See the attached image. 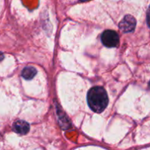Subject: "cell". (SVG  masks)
I'll use <instances>...</instances> for the list:
<instances>
[{"mask_svg":"<svg viewBox=\"0 0 150 150\" xmlns=\"http://www.w3.org/2000/svg\"><path fill=\"white\" fill-rule=\"evenodd\" d=\"M87 100L91 109L96 113H101L108 104V97L104 88L94 86L87 95Z\"/></svg>","mask_w":150,"mask_h":150,"instance_id":"6da1fadb","label":"cell"},{"mask_svg":"<svg viewBox=\"0 0 150 150\" xmlns=\"http://www.w3.org/2000/svg\"><path fill=\"white\" fill-rule=\"evenodd\" d=\"M101 40L103 45L108 48L116 47L119 43V37L117 32L113 30H106L102 33Z\"/></svg>","mask_w":150,"mask_h":150,"instance_id":"7a4b0ae2","label":"cell"},{"mask_svg":"<svg viewBox=\"0 0 150 150\" xmlns=\"http://www.w3.org/2000/svg\"><path fill=\"white\" fill-rule=\"evenodd\" d=\"M135 25H136V21L135 18L130 15H126L119 23V29L124 33H127V32H132L135 29Z\"/></svg>","mask_w":150,"mask_h":150,"instance_id":"3957f363","label":"cell"},{"mask_svg":"<svg viewBox=\"0 0 150 150\" xmlns=\"http://www.w3.org/2000/svg\"><path fill=\"white\" fill-rule=\"evenodd\" d=\"M13 130L19 134L25 135L29 132V125L27 122L22 120H18L14 122L13 126Z\"/></svg>","mask_w":150,"mask_h":150,"instance_id":"277c9868","label":"cell"},{"mask_svg":"<svg viewBox=\"0 0 150 150\" xmlns=\"http://www.w3.org/2000/svg\"><path fill=\"white\" fill-rule=\"evenodd\" d=\"M37 70L33 67L31 66H28L24 68V70L21 72V76L24 79H26V80H31L33 79L34 76L36 75Z\"/></svg>","mask_w":150,"mask_h":150,"instance_id":"5b68a950","label":"cell"},{"mask_svg":"<svg viewBox=\"0 0 150 150\" xmlns=\"http://www.w3.org/2000/svg\"><path fill=\"white\" fill-rule=\"evenodd\" d=\"M147 23H148V26L150 27V6L149 7L148 12H147Z\"/></svg>","mask_w":150,"mask_h":150,"instance_id":"8992f818","label":"cell"},{"mask_svg":"<svg viewBox=\"0 0 150 150\" xmlns=\"http://www.w3.org/2000/svg\"><path fill=\"white\" fill-rule=\"evenodd\" d=\"M3 59V55H2V54H1V53H0V60H1Z\"/></svg>","mask_w":150,"mask_h":150,"instance_id":"52a82bcc","label":"cell"},{"mask_svg":"<svg viewBox=\"0 0 150 150\" xmlns=\"http://www.w3.org/2000/svg\"><path fill=\"white\" fill-rule=\"evenodd\" d=\"M82 1H89V0H80Z\"/></svg>","mask_w":150,"mask_h":150,"instance_id":"ba28073f","label":"cell"},{"mask_svg":"<svg viewBox=\"0 0 150 150\" xmlns=\"http://www.w3.org/2000/svg\"><path fill=\"white\" fill-rule=\"evenodd\" d=\"M149 87H150V81H149Z\"/></svg>","mask_w":150,"mask_h":150,"instance_id":"9c48e42d","label":"cell"}]
</instances>
